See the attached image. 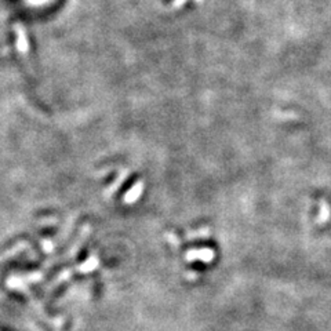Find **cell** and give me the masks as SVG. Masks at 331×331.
<instances>
[{"instance_id": "obj_2", "label": "cell", "mask_w": 331, "mask_h": 331, "mask_svg": "<svg viewBox=\"0 0 331 331\" xmlns=\"http://www.w3.org/2000/svg\"><path fill=\"white\" fill-rule=\"evenodd\" d=\"M185 2H187V0H174V7H175V9H179V7H183V6L185 5Z\"/></svg>"}, {"instance_id": "obj_1", "label": "cell", "mask_w": 331, "mask_h": 331, "mask_svg": "<svg viewBox=\"0 0 331 331\" xmlns=\"http://www.w3.org/2000/svg\"><path fill=\"white\" fill-rule=\"evenodd\" d=\"M14 32L15 36H17V40H15V44H17V50L21 55H26L29 51V42L28 38H26V31H25L24 25L14 24Z\"/></svg>"}, {"instance_id": "obj_3", "label": "cell", "mask_w": 331, "mask_h": 331, "mask_svg": "<svg viewBox=\"0 0 331 331\" xmlns=\"http://www.w3.org/2000/svg\"><path fill=\"white\" fill-rule=\"evenodd\" d=\"M196 2H203V0H196Z\"/></svg>"}]
</instances>
